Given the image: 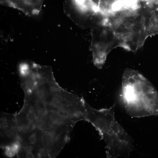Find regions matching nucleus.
<instances>
[{"instance_id": "f03ea898", "label": "nucleus", "mask_w": 158, "mask_h": 158, "mask_svg": "<svg viewBox=\"0 0 158 158\" xmlns=\"http://www.w3.org/2000/svg\"><path fill=\"white\" fill-rule=\"evenodd\" d=\"M64 10L74 23L83 28L103 24L106 18V14L91 0H65Z\"/></svg>"}, {"instance_id": "0eeeda50", "label": "nucleus", "mask_w": 158, "mask_h": 158, "mask_svg": "<svg viewBox=\"0 0 158 158\" xmlns=\"http://www.w3.org/2000/svg\"><path fill=\"white\" fill-rule=\"evenodd\" d=\"M11 146L17 154L18 153L20 150L21 147L20 143L18 140L16 141L13 142Z\"/></svg>"}, {"instance_id": "9d476101", "label": "nucleus", "mask_w": 158, "mask_h": 158, "mask_svg": "<svg viewBox=\"0 0 158 158\" xmlns=\"http://www.w3.org/2000/svg\"><path fill=\"white\" fill-rule=\"evenodd\" d=\"M141 6V3L138 1L135 4L134 8L136 9L140 8Z\"/></svg>"}, {"instance_id": "20e7f679", "label": "nucleus", "mask_w": 158, "mask_h": 158, "mask_svg": "<svg viewBox=\"0 0 158 158\" xmlns=\"http://www.w3.org/2000/svg\"><path fill=\"white\" fill-rule=\"evenodd\" d=\"M44 0H0L1 4L16 8L29 16L38 15Z\"/></svg>"}, {"instance_id": "7ed1b4c3", "label": "nucleus", "mask_w": 158, "mask_h": 158, "mask_svg": "<svg viewBox=\"0 0 158 158\" xmlns=\"http://www.w3.org/2000/svg\"><path fill=\"white\" fill-rule=\"evenodd\" d=\"M105 24L90 28L91 41L90 47L92 54V62L99 69L105 63L108 54L114 48L118 46L112 37L110 31Z\"/></svg>"}, {"instance_id": "39448f33", "label": "nucleus", "mask_w": 158, "mask_h": 158, "mask_svg": "<svg viewBox=\"0 0 158 158\" xmlns=\"http://www.w3.org/2000/svg\"><path fill=\"white\" fill-rule=\"evenodd\" d=\"M5 148V154L7 156L11 157L15 155L16 152L11 146H7Z\"/></svg>"}, {"instance_id": "9b49d317", "label": "nucleus", "mask_w": 158, "mask_h": 158, "mask_svg": "<svg viewBox=\"0 0 158 158\" xmlns=\"http://www.w3.org/2000/svg\"><path fill=\"white\" fill-rule=\"evenodd\" d=\"M124 26L126 28L129 29L130 28L131 26V24L129 22H126L125 23Z\"/></svg>"}, {"instance_id": "423d86ee", "label": "nucleus", "mask_w": 158, "mask_h": 158, "mask_svg": "<svg viewBox=\"0 0 158 158\" xmlns=\"http://www.w3.org/2000/svg\"><path fill=\"white\" fill-rule=\"evenodd\" d=\"M37 136V132L31 134L29 137V143L32 145H34L36 143Z\"/></svg>"}, {"instance_id": "f8f14e48", "label": "nucleus", "mask_w": 158, "mask_h": 158, "mask_svg": "<svg viewBox=\"0 0 158 158\" xmlns=\"http://www.w3.org/2000/svg\"><path fill=\"white\" fill-rule=\"evenodd\" d=\"M128 15L127 13L126 12H122L120 14V16L122 18H125Z\"/></svg>"}, {"instance_id": "f257e3e1", "label": "nucleus", "mask_w": 158, "mask_h": 158, "mask_svg": "<svg viewBox=\"0 0 158 158\" xmlns=\"http://www.w3.org/2000/svg\"><path fill=\"white\" fill-rule=\"evenodd\" d=\"M121 98L125 110L131 117L158 114V92L152 84L137 71L126 69L122 78Z\"/></svg>"}, {"instance_id": "6e6552de", "label": "nucleus", "mask_w": 158, "mask_h": 158, "mask_svg": "<svg viewBox=\"0 0 158 158\" xmlns=\"http://www.w3.org/2000/svg\"><path fill=\"white\" fill-rule=\"evenodd\" d=\"M6 128L5 130V133L7 136L9 138H11L13 137L14 135V132H13V130H12V128L11 129H8L6 128V127H4Z\"/></svg>"}, {"instance_id": "1a4fd4ad", "label": "nucleus", "mask_w": 158, "mask_h": 158, "mask_svg": "<svg viewBox=\"0 0 158 158\" xmlns=\"http://www.w3.org/2000/svg\"><path fill=\"white\" fill-rule=\"evenodd\" d=\"M25 157L26 158H33L35 157V156L31 151H28L26 154Z\"/></svg>"}]
</instances>
